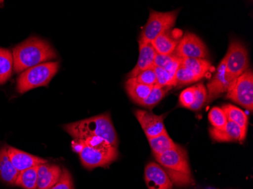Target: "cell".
I'll return each mask as SVG.
<instances>
[{
  "mask_svg": "<svg viewBox=\"0 0 253 189\" xmlns=\"http://www.w3.org/2000/svg\"><path fill=\"white\" fill-rule=\"evenodd\" d=\"M14 70L16 73L45 63L57 58L52 45L46 40L31 37L12 49Z\"/></svg>",
  "mask_w": 253,
  "mask_h": 189,
  "instance_id": "6da1fadb",
  "label": "cell"
},
{
  "mask_svg": "<svg viewBox=\"0 0 253 189\" xmlns=\"http://www.w3.org/2000/svg\"><path fill=\"white\" fill-rule=\"evenodd\" d=\"M63 129L74 139L99 136L118 149L119 137L109 112L64 125Z\"/></svg>",
  "mask_w": 253,
  "mask_h": 189,
  "instance_id": "7a4b0ae2",
  "label": "cell"
},
{
  "mask_svg": "<svg viewBox=\"0 0 253 189\" xmlns=\"http://www.w3.org/2000/svg\"><path fill=\"white\" fill-rule=\"evenodd\" d=\"M157 163L163 167L172 184L178 187H188L195 185L189 164L187 150L177 144L174 149L155 156Z\"/></svg>",
  "mask_w": 253,
  "mask_h": 189,
  "instance_id": "3957f363",
  "label": "cell"
},
{
  "mask_svg": "<svg viewBox=\"0 0 253 189\" xmlns=\"http://www.w3.org/2000/svg\"><path fill=\"white\" fill-rule=\"evenodd\" d=\"M59 62H45L23 72L17 81V90L23 94L35 88L47 86L59 71Z\"/></svg>",
  "mask_w": 253,
  "mask_h": 189,
  "instance_id": "277c9868",
  "label": "cell"
},
{
  "mask_svg": "<svg viewBox=\"0 0 253 189\" xmlns=\"http://www.w3.org/2000/svg\"><path fill=\"white\" fill-rule=\"evenodd\" d=\"M179 10L159 12L150 10L149 18L140 34L139 42L152 43L159 35L170 31L175 25Z\"/></svg>",
  "mask_w": 253,
  "mask_h": 189,
  "instance_id": "5b68a950",
  "label": "cell"
},
{
  "mask_svg": "<svg viewBox=\"0 0 253 189\" xmlns=\"http://www.w3.org/2000/svg\"><path fill=\"white\" fill-rule=\"evenodd\" d=\"M224 57L226 58L225 77L229 84H231L248 70L250 66L248 51L242 42L232 39Z\"/></svg>",
  "mask_w": 253,
  "mask_h": 189,
  "instance_id": "8992f818",
  "label": "cell"
},
{
  "mask_svg": "<svg viewBox=\"0 0 253 189\" xmlns=\"http://www.w3.org/2000/svg\"><path fill=\"white\" fill-rule=\"evenodd\" d=\"M226 97L253 112V75L251 70H247L231 82Z\"/></svg>",
  "mask_w": 253,
  "mask_h": 189,
  "instance_id": "52a82bcc",
  "label": "cell"
},
{
  "mask_svg": "<svg viewBox=\"0 0 253 189\" xmlns=\"http://www.w3.org/2000/svg\"><path fill=\"white\" fill-rule=\"evenodd\" d=\"M119 154L117 148L112 146L96 148L84 145L79 156L84 167L90 170L97 167H108L117 160Z\"/></svg>",
  "mask_w": 253,
  "mask_h": 189,
  "instance_id": "ba28073f",
  "label": "cell"
},
{
  "mask_svg": "<svg viewBox=\"0 0 253 189\" xmlns=\"http://www.w3.org/2000/svg\"><path fill=\"white\" fill-rule=\"evenodd\" d=\"M174 53L180 58L206 59L209 51L201 39L196 34H187L180 39Z\"/></svg>",
  "mask_w": 253,
  "mask_h": 189,
  "instance_id": "9c48e42d",
  "label": "cell"
},
{
  "mask_svg": "<svg viewBox=\"0 0 253 189\" xmlns=\"http://www.w3.org/2000/svg\"><path fill=\"white\" fill-rule=\"evenodd\" d=\"M134 114L147 139L157 137L167 132L164 124L165 115H156L143 110H136Z\"/></svg>",
  "mask_w": 253,
  "mask_h": 189,
  "instance_id": "30bf717a",
  "label": "cell"
},
{
  "mask_svg": "<svg viewBox=\"0 0 253 189\" xmlns=\"http://www.w3.org/2000/svg\"><path fill=\"white\" fill-rule=\"evenodd\" d=\"M144 180L149 189H172L173 184L159 163L150 162L145 168Z\"/></svg>",
  "mask_w": 253,
  "mask_h": 189,
  "instance_id": "8fae6325",
  "label": "cell"
},
{
  "mask_svg": "<svg viewBox=\"0 0 253 189\" xmlns=\"http://www.w3.org/2000/svg\"><path fill=\"white\" fill-rule=\"evenodd\" d=\"M225 74L226 58L224 57L217 67L214 76L207 84V103L212 102L224 92H227L230 84L226 79Z\"/></svg>",
  "mask_w": 253,
  "mask_h": 189,
  "instance_id": "7c38bea8",
  "label": "cell"
},
{
  "mask_svg": "<svg viewBox=\"0 0 253 189\" xmlns=\"http://www.w3.org/2000/svg\"><path fill=\"white\" fill-rule=\"evenodd\" d=\"M6 148L10 160L19 173L31 167H38L40 165L47 163V160L45 159L18 150L15 148L10 146H7Z\"/></svg>",
  "mask_w": 253,
  "mask_h": 189,
  "instance_id": "4fadbf2b",
  "label": "cell"
},
{
  "mask_svg": "<svg viewBox=\"0 0 253 189\" xmlns=\"http://www.w3.org/2000/svg\"><path fill=\"white\" fill-rule=\"evenodd\" d=\"M62 173V169L58 165L47 163L40 165L37 189H50L60 180Z\"/></svg>",
  "mask_w": 253,
  "mask_h": 189,
  "instance_id": "5bb4252c",
  "label": "cell"
},
{
  "mask_svg": "<svg viewBox=\"0 0 253 189\" xmlns=\"http://www.w3.org/2000/svg\"><path fill=\"white\" fill-rule=\"evenodd\" d=\"M157 52L151 43L139 42V58L136 66L128 74L129 78H133L148 68L154 66V60Z\"/></svg>",
  "mask_w": 253,
  "mask_h": 189,
  "instance_id": "9a60e30c",
  "label": "cell"
},
{
  "mask_svg": "<svg viewBox=\"0 0 253 189\" xmlns=\"http://www.w3.org/2000/svg\"><path fill=\"white\" fill-rule=\"evenodd\" d=\"M210 134L211 139L218 143H232V142H244L242 131L238 125L232 121H227L223 128L215 129L211 128Z\"/></svg>",
  "mask_w": 253,
  "mask_h": 189,
  "instance_id": "2e32d148",
  "label": "cell"
},
{
  "mask_svg": "<svg viewBox=\"0 0 253 189\" xmlns=\"http://www.w3.org/2000/svg\"><path fill=\"white\" fill-rule=\"evenodd\" d=\"M19 172L15 169L7 153V148L0 149V180L8 185H15Z\"/></svg>",
  "mask_w": 253,
  "mask_h": 189,
  "instance_id": "e0dca14e",
  "label": "cell"
},
{
  "mask_svg": "<svg viewBox=\"0 0 253 189\" xmlns=\"http://www.w3.org/2000/svg\"><path fill=\"white\" fill-rule=\"evenodd\" d=\"M153 86H147L137 82L133 78H129L125 82V89L133 102L140 105L142 102L149 96Z\"/></svg>",
  "mask_w": 253,
  "mask_h": 189,
  "instance_id": "ac0fdd59",
  "label": "cell"
},
{
  "mask_svg": "<svg viewBox=\"0 0 253 189\" xmlns=\"http://www.w3.org/2000/svg\"><path fill=\"white\" fill-rule=\"evenodd\" d=\"M179 41L180 39L172 36L171 33L169 31L159 35L151 44L157 54L170 55L174 53Z\"/></svg>",
  "mask_w": 253,
  "mask_h": 189,
  "instance_id": "d6986e66",
  "label": "cell"
},
{
  "mask_svg": "<svg viewBox=\"0 0 253 189\" xmlns=\"http://www.w3.org/2000/svg\"><path fill=\"white\" fill-rule=\"evenodd\" d=\"M222 110L227 116V120L234 122L236 124L238 125L242 131L243 139H246L248 130L249 119L247 113L243 112V110L236 107L232 105H223Z\"/></svg>",
  "mask_w": 253,
  "mask_h": 189,
  "instance_id": "ffe728a7",
  "label": "cell"
},
{
  "mask_svg": "<svg viewBox=\"0 0 253 189\" xmlns=\"http://www.w3.org/2000/svg\"><path fill=\"white\" fill-rule=\"evenodd\" d=\"M180 66L190 70L199 79L204 77L211 68L209 61L200 58H180Z\"/></svg>",
  "mask_w": 253,
  "mask_h": 189,
  "instance_id": "44dd1931",
  "label": "cell"
},
{
  "mask_svg": "<svg viewBox=\"0 0 253 189\" xmlns=\"http://www.w3.org/2000/svg\"><path fill=\"white\" fill-rule=\"evenodd\" d=\"M154 66L166 70L174 81L176 72L180 67V58L177 57L174 53L170 55L156 54L154 60Z\"/></svg>",
  "mask_w": 253,
  "mask_h": 189,
  "instance_id": "7402d4cb",
  "label": "cell"
},
{
  "mask_svg": "<svg viewBox=\"0 0 253 189\" xmlns=\"http://www.w3.org/2000/svg\"><path fill=\"white\" fill-rule=\"evenodd\" d=\"M148 141L154 157L163 154L177 146V144L170 139L167 132L157 137L148 139Z\"/></svg>",
  "mask_w": 253,
  "mask_h": 189,
  "instance_id": "603a6c76",
  "label": "cell"
},
{
  "mask_svg": "<svg viewBox=\"0 0 253 189\" xmlns=\"http://www.w3.org/2000/svg\"><path fill=\"white\" fill-rule=\"evenodd\" d=\"M14 69L13 55L9 49L0 48V84L11 77Z\"/></svg>",
  "mask_w": 253,
  "mask_h": 189,
  "instance_id": "cb8c5ba5",
  "label": "cell"
},
{
  "mask_svg": "<svg viewBox=\"0 0 253 189\" xmlns=\"http://www.w3.org/2000/svg\"><path fill=\"white\" fill-rule=\"evenodd\" d=\"M38 167L39 166L20 172L15 186H19L24 189H37Z\"/></svg>",
  "mask_w": 253,
  "mask_h": 189,
  "instance_id": "d4e9b609",
  "label": "cell"
},
{
  "mask_svg": "<svg viewBox=\"0 0 253 189\" xmlns=\"http://www.w3.org/2000/svg\"><path fill=\"white\" fill-rule=\"evenodd\" d=\"M167 90L166 87H161L155 84L148 97L140 103V105L147 109H153L162 101L166 96Z\"/></svg>",
  "mask_w": 253,
  "mask_h": 189,
  "instance_id": "484cf974",
  "label": "cell"
},
{
  "mask_svg": "<svg viewBox=\"0 0 253 189\" xmlns=\"http://www.w3.org/2000/svg\"><path fill=\"white\" fill-rule=\"evenodd\" d=\"M209 120L212 128L215 129L224 127L228 121L224 111L219 107H214L211 109L209 113Z\"/></svg>",
  "mask_w": 253,
  "mask_h": 189,
  "instance_id": "4316f807",
  "label": "cell"
},
{
  "mask_svg": "<svg viewBox=\"0 0 253 189\" xmlns=\"http://www.w3.org/2000/svg\"><path fill=\"white\" fill-rule=\"evenodd\" d=\"M200 79L192 73L190 70L184 67L180 66L176 72L174 77V86H180V85H187L192 82H197Z\"/></svg>",
  "mask_w": 253,
  "mask_h": 189,
  "instance_id": "83f0119b",
  "label": "cell"
},
{
  "mask_svg": "<svg viewBox=\"0 0 253 189\" xmlns=\"http://www.w3.org/2000/svg\"><path fill=\"white\" fill-rule=\"evenodd\" d=\"M195 87H196V99L190 110L193 112H198L203 109L205 104L207 102V89L203 83H200L195 86Z\"/></svg>",
  "mask_w": 253,
  "mask_h": 189,
  "instance_id": "f1b7e54d",
  "label": "cell"
},
{
  "mask_svg": "<svg viewBox=\"0 0 253 189\" xmlns=\"http://www.w3.org/2000/svg\"><path fill=\"white\" fill-rule=\"evenodd\" d=\"M155 73H156V84L161 87H172L174 86V81L170 76V74L159 67L154 66Z\"/></svg>",
  "mask_w": 253,
  "mask_h": 189,
  "instance_id": "f546056e",
  "label": "cell"
},
{
  "mask_svg": "<svg viewBox=\"0 0 253 189\" xmlns=\"http://www.w3.org/2000/svg\"><path fill=\"white\" fill-rule=\"evenodd\" d=\"M195 99H196V87L194 86L187 88L180 93L179 104L182 107L190 109L192 105L194 104Z\"/></svg>",
  "mask_w": 253,
  "mask_h": 189,
  "instance_id": "4dcf8cb0",
  "label": "cell"
},
{
  "mask_svg": "<svg viewBox=\"0 0 253 189\" xmlns=\"http://www.w3.org/2000/svg\"><path fill=\"white\" fill-rule=\"evenodd\" d=\"M137 82L147 85V86H154L156 82V73H155L154 66L145 70L137 76L133 77Z\"/></svg>",
  "mask_w": 253,
  "mask_h": 189,
  "instance_id": "1f68e13d",
  "label": "cell"
},
{
  "mask_svg": "<svg viewBox=\"0 0 253 189\" xmlns=\"http://www.w3.org/2000/svg\"><path fill=\"white\" fill-rule=\"evenodd\" d=\"M50 189H75L72 174L66 168H62V176L59 182Z\"/></svg>",
  "mask_w": 253,
  "mask_h": 189,
  "instance_id": "d6a6232c",
  "label": "cell"
},
{
  "mask_svg": "<svg viewBox=\"0 0 253 189\" xmlns=\"http://www.w3.org/2000/svg\"><path fill=\"white\" fill-rule=\"evenodd\" d=\"M84 145L83 141H82V139H74V140L72 141V150L76 152L78 154L81 153L82 149H84Z\"/></svg>",
  "mask_w": 253,
  "mask_h": 189,
  "instance_id": "836d02e7",
  "label": "cell"
},
{
  "mask_svg": "<svg viewBox=\"0 0 253 189\" xmlns=\"http://www.w3.org/2000/svg\"><path fill=\"white\" fill-rule=\"evenodd\" d=\"M3 2V1H0V3H1V2Z\"/></svg>",
  "mask_w": 253,
  "mask_h": 189,
  "instance_id": "e575fe53",
  "label": "cell"
}]
</instances>
